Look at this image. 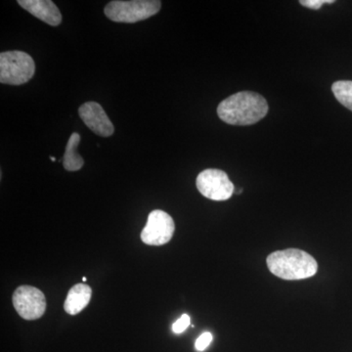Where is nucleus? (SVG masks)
<instances>
[{"instance_id":"nucleus-1","label":"nucleus","mask_w":352,"mask_h":352,"mask_svg":"<svg viewBox=\"0 0 352 352\" xmlns=\"http://www.w3.org/2000/svg\"><path fill=\"white\" fill-rule=\"evenodd\" d=\"M267 112V101L261 94L252 91H241L231 95L217 107L219 119L232 126L256 124Z\"/></svg>"},{"instance_id":"nucleus-2","label":"nucleus","mask_w":352,"mask_h":352,"mask_svg":"<svg viewBox=\"0 0 352 352\" xmlns=\"http://www.w3.org/2000/svg\"><path fill=\"white\" fill-rule=\"evenodd\" d=\"M268 270L283 280H302L314 276L318 263L314 256L298 249L272 252L266 259Z\"/></svg>"},{"instance_id":"nucleus-3","label":"nucleus","mask_w":352,"mask_h":352,"mask_svg":"<svg viewBox=\"0 0 352 352\" xmlns=\"http://www.w3.org/2000/svg\"><path fill=\"white\" fill-rule=\"evenodd\" d=\"M162 2L157 0H115L105 7V15L117 23L140 22L156 15L161 10Z\"/></svg>"},{"instance_id":"nucleus-4","label":"nucleus","mask_w":352,"mask_h":352,"mask_svg":"<svg viewBox=\"0 0 352 352\" xmlns=\"http://www.w3.org/2000/svg\"><path fill=\"white\" fill-rule=\"evenodd\" d=\"M36 72L34 59L23 51H7L0 54V82L21 85L31 80Z\"/></svg>"},{"instance_id":"nucleus-5","label":"nucleus","mask_w":352,"mask_h":352,"mask_svg":"<svg viewBox=\"0 0 352 352\" xmlns=\"http://www.w3.org/2000/svg\"><path fill=\"white\" fill-rule=\"evenodd\" d=\"M199 192L212 201H226L234 193L233 183L223 170L208 168L201 171L196 180Z\"/></svg>"},{"instance_id":"nucleus-6","label":"nucleus","mask_w":352,"mask_h":352,"mask_svg":"<svg viewBox=\"0 0 352 352\" xmlns=\"http://www.w3.org/2000/svg\"><path fill=\"white\" fill-rule=\"evenodd\" d=\"M12 302L16 311L25 320H36L45 314V296L36 287H18L14 292Z\"/></svg>"},{"instance_id":"nucleus-7","label":"nucleus","mask_w":352,"mask_h":352,"mask_svg":"<svg viewBox=\"0 0 352 352\" xmlns=\"http://www.w3.org/2000/svg\"><path fill=\"white\" fill-rule=\"evenodd\" d=\"M175 224L173 217L161 210L150 212L147 224L141 232V240L146 245L168 244L175 234Z\"/></svg>"},{"instance_id":"nucleus-8","label":"nucleus","mask_w":352,"mask_h":352,"mask_svg":"<svg viewBox=\"0 0 352 352\" xmlns=\"http://www.w3.org/2000/svg\"><path fill=\"white\" fill-rule=\"evenodd\" d=\"M78 115L85 126L102 138H109L115 132V127L107 113L96 102H87L78 109Z\"/></svg>"},{"instance_id":"nucleus-9","label":"nucleus","mask_w":352,"mask_h":352,"mask_svg":"<svg viewBox=\"0 0 352 352\" xmlns=\"http://www.w3.org/2000/svg\"><path fill=\"white\" fill-rule=\"evenodd\" d=\"M18 4L34 17L52 27H57L62 23L61 12L51 0H19Z\"/></svg>"},{"instance_id":"nucleus-10","label":"nucleus","mask_w":352,"mask_h":352,"mask_svg":"<svg viewBox=\"0 0 352 352\" xmlns=\"http://www.w3.org/2000/svg\"><path fill=\"white\" fill-rule=\"evenodd\" d=\"M92 289L85 284H76L69 289L65 300V311L69 315L82 312L91 300Z\"/></svg>"},{"instance_id":"nucleus-11","label":"nucleus","mask_w":352,"mask_h":352,"mask_svg":"<svg viewBox=\"0 0 352 352\" xmlns=\"http://www.w3.org/2000/svg\"><path fill=\"white\" fill-rule=\"evenodd\" d=\"M80 142V134L74 132L69 138L66 145V151L63 157V164L65 170L68 171L80 170L85 164V161L78 153V144Z\"/></svg>"},{"instance_id":"nucleus-12","label":"nucleus","mask_w":352,"mask_h":352,"mask_svg":"<svg viewBox=\"0 0 352 352\" xmlns=\"http://www.w3.org/2000/svg\"><path fill=\"white\" fill-rule=\"evenodd\" d=\"M332 91L342 106L352 111V82L339 80L333 83Z\"/></svg>"},{"instance_id":"nucleus-13","label":"nucleus","mask_w":352,"mask_h":352,"mask_svg":"<svg viewBox=\"0 0 352 352\" xmlns=\"http://www.w3.org/2000/svg\"><path fill=\"white\" fill-rule=\"evenodd\" d=\"M212 342V335L210 333L206 332L203 335L197 339L195 342V347L198 351H204L208 346L210 342Z\"/></svg>"},{"instance_id":"nucleus-14","label":"nucleus","mask_w":352,"mask_h":352,"mask_svg":"<svg viewBox=\"0 0 352 352\" xmlns=\"http://www.w3.org/2000/svg\"><path fill=\"white\" fill-rule=\"evenodd\" d=\"M190 326L189 315L183 314L175 323H173V331L175 333H182Z\"/></svg>"},{"instance_id":"nucleus-15","label":"nucleus","mask_w":352,"mask_h":352,"mask_svg":"<svg viewBox=\"0 0 352 352\" xmlns=\"http://www.w3.org/2000/svg\"><path fill=\"white\" fill-rule=\"evenodd\" d=\"M333 0H302L300 3L302 6L307 7L309 9H314V10H318L325 3H333Z\"/></svg>"},{"instance_id":"nucleus-16","label":"nucleus","mask_w":352,"mask_h":352,"mask_svg":"<svg viewBox=\"0 0 352 352\" xmlns=\"http://www.w3.org/2000/svg\"><path fill=\"white\" fill-rule=\"evenodd\" d=\"M50 160H51V161H52V162H55V161H56V159H55V157H50Z\"/></svg>"},{"instance_id":"nucleus-17","label":"nucleus","mask_w":352,"mask_h":352,"mask_svg":"<svg viewBox=\"0 0 352 352\" xmlns=\"http://www.w3.org/2000/svg\"><path fill=\"white\" fill-rule=\"evenodd\" d=\"M82 281H83V282H87V278L83 277V278H82Z\"/></svg>"}]
</instances>
